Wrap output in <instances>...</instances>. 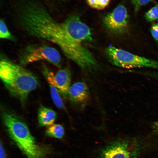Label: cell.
Instances as JSON below:
<instances>
[{"instance_id":"obj_1","label":"cell","mask_w":158,"mask_h":158,"mask_svg":"<svg viewBox=\"0 0 158 158\" xmlns=\"http://www.w3.org/2000/svg\"><path fill=\"white\" fill-rule=\"evenodd\" d=\"M0 77L10 94L23 104L30 93L39 85L37 77L32 72L4 58L0 62Z\"/></svg>"},{"instance_id":"obj_2","label":"cell","mask_w":158,"mask_h":158,"mask_svg":"<svg viewBox=\"0 0 158 158\" xmlns=\"http://www.w3.org/2000/svg\"><path fill=\"white\" fill-rule=\"evenodd\" d=\"M1 116L9 136L28 158H45L47 151L37 144L27 125L21 117L3 108Z\"/></svg>"},{"instance_id":"obj_3","label":"cell","mask_w":158,"mask_h":158,"mask_svg":"<svg viewBox=\"0 0 158 158\" xmlns=\"http://www.w3.org/2000/svg\"><path fill=\"white\" fill-rule=\"evenodd\" d=\"M105 52L113 65L126 68L149 67L158 69V62L135 55L124 50L109 46Z\"/></svg>"},{"instance_id":"obj_4","label":"cell","mask_w":158,"mask_h":158,"mask_svg":"<svg viewBox=\"0 0 158 158\" xmlns=\"http://www.w3.org/2000/svg\"><path fill=\"white\" fill-rule=\"evenodd\" d=\"M19 59L22 65L46 61L58 68L61 67V59L59 52L54 48L45 45L28 46L20 54Z\"/></svg>"},{"instance_id":"obj_5","label":"cell","mask_w":158,"mask_h":158,"mask_svg":"<svg viewBox=\"0 0 158 158\" xmlns=\"http://www.w3.org/2000/svg\"><path fill=\"white\" fill-rule=\"evenodd\" d=\"M142 150L136 139H119L109 144L102 153V158H139Z\"/></svg>"},{"instance_id":"obj_6","label":"cell","mask_w":158,"mask_h":158,"mask_svg":"<svg viewBox=\"0 0 158 158\" xmlns=\"http://www.w3.org/2000/svg\"><path fill=\"white\" fill-rule=\"evenodd\" d=\"M129 15L126 8L120 5L104 18V23L111 32L116 34L124 33L128 26Z\"/></svg>"},{"instance_id":"obj_7","label":"cell","mask_w":158,"mask_h":158,"mask_svg":"<svg viewBox=\"0 0 158 158\" xmlns=\"http://www.w3.org/2000/svg\"><path fill=\"white\" fill-rule=\"evenodd\" d=\"M62 23L67 34L76 42L82 44L84 42L92 41L90 28L78 16H71Z\"/></svg>"},{"instance_id":"obj_8","label":"cell","mask_w":158,"mask_h":158,"mask_svg":"<svg viewBox=\"0 0 158 158\" xmlns=\"http://www.w3.org/2000/svg\"><path fill=\"white\" fill-rule=\"evenodd\" d=\"M42 64V71L49 84L52 100L57 108L64 109L65 107L54 80V74L44 63Z\"/></svg>"},{"instance_id":"obj_9","label":"cell","mask_w":158,"mask_h":158,"mask_svg":"<svg viewBox=\"0 0 158 158\" xmlns=\"http://www.w3.org/2000/svg\"><path fill=\"white\" fill-rule=\"evenodd\" d=\"M71 73L67 68L60 69L54 75V79L60 94L64 97L68 95L71 82Z\"/></svg>"},{"instance_id":"obj_10","label":"cell","mask_w":158,"mask_h":158,"mask_svg":"<svg viewBox=\"0 0 158 158\" xmlns=\"http://www.w3.org/2000/svg\"><path fill=\"white\" fill-rule=\"evenodd\" d=\"M71 101L82 103L86 101L89 97L88 90L86 84L83 82H77L71 85L68 95Z\"/></svg>"},{"instance_id":"obj_11","label":"cell","mask_w":158,"mask_h":158,"mask_svg":"<svg viewBox=\"0 0 158 158\" xmlns=\"http://www.w3.org/2000/svg\"><path fill=\"white\" fill-rule=\"evenodd\" d=\"M57 117L54 110L41 105L38 109L37 118L39 125L42 126H49L54 124Z\"/></svg>"},{"instance_id":"obj_12","label":"cell","mask_w":158,"mask_h":158,"mask_svg":"<svg viewBox=\"0 0 158 158\" xmlns=\"http://www.w3.org/2000/svg\"><path fill=\"white\" fill-rule=\"evenodd\" d=\"M46 134L49 136L57 138H61L64 134L63 127L58 124H54L48 127L45 130Z\"/></svg>"},{"instance_id":"obj_13","label":"cell","mask_w":158,"mask_h":158,"mask_svg":"<svg viewBox=\"0 0 158 158\" xmlns=\"http://www.w3.org/2000/svg\"><path fill=\"white\" fill-rule=\"evenodd\" d=\"M111 0H86L91 8L98 10H103L107 7Z\"/></svg>"},{"instance_id":"obj_14","label":"cell","mask_w":158,"mask_h":158,"mask_svg":"<svg viewBox=\"0 0 158 158\" xmlns=\"http://www.w3.org/2000/svg\"><path fill=\"white\" fill-rule=\"evenodd\" d=\"M144 16L148 21L151 22L158 18V5L152 8L145 13Z\"/></svg>"},{"instance_id":"obj_15","label":"cell","mask_w":158,"mask_h":158,"mask_svg":"<svg viewBox=\"0 0 158 158\" xmlns=\"http://www.w3.org/2000/svg\"><path fill=\"white\" fill-rule=\"evenodd\" d=\"M0 37L1 39L12 40V35L4 21L1 19L0 21Z\"/></svg>"},{"instance_id":"obj_16","label":"cell","mask_w":158,"mask_h":158,"mask_svg":"<svg viewBox=\"0 0 158 158\" xmlns=\"http://www.w3.org/2000/svg\"><path fill=\"white\" fill-rule=\"evenodd\" d=\"M154 0H131L135 12H137L140 7Z\"/></svg>"},{"instance_id":"obj_17","label":"cell","mask_w":158,"mask_h":158,"mask_svg":"<svg viewBox=\"0 0 158 158\" xmlns=\"http://www.w3.org/2000/svg\"><path fill=\"white\" fill-rule=\"evenodd\" d=\"M151 34L154 39L158 41V26L157 24H153L150 28Z\"/></svg>"},{"instance_id":"obj_18","label":"cell","mask_w":158,"mask_h":158,"mask_svg":"<svg viewBox=\"0 0 158 158\" xmlns=\"http://www.w3.org/2000/svg\"><path fill=\"white\" fill-rule=\"evenodd\" d=\"M152 125L153 131L158 134V121L154 122Z\"/></svg>"},{"instance_id":"obj_19","label":"cell","mask_w":158,"mask_h":158,"mask_svg":"<svg viewBox=\"0 0 158 158\" xmlns=\"http://www.w3.org/2000/svg\"><path fill=\"white\" fill-rule=\"evenodd\" d=\"M0 158H6V154L4 148L1 144H0Z\"/></svg>"},{"instance_id":"obj_20","label":"cell","mask_w":158,"mask_h":158,"mask_svg":"<svg viewBox=\"0 0 158 158\" xmlns=\"http://www.w3.org/2000/svg\"><path fill=\"white\" fill-rule=\"evenodd\" d=\"M157 25H158V18L157 19Z\"/></svg>"}]
</instances>
